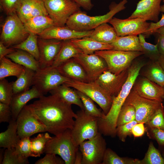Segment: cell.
Returning a JSON list of instances; mask_svg holds the SVG:
<instances>
[{
    "mask_svg": "<svg viewBox=\"0 0 164 164\" xmlns=\"http://www.w3.org/2000/svg\"><path fill=\"white\" fill-rule=\"evenodd\" d=\"M27 106L45 126L47 132L55 135L73 127L76 113L71 105L56 95L43 96Z\"/></svg>",
    "mask_w": 164,
    "mask_h": 164,
    "instance_id": "1",
    "label": "cell"
},
{
    "mask_svg": "<svg viewBox=\"0 0 164 164\" xmlns=\"http://www.w3.org/2000/svg\"><path fill=\"white\" fill-rule=\"evenodd\" d=\"M127 2L128 0H122L118 3L112 2L110 5L109 11L103 15L90 16L79 10L71 16L66 26L77 31L93 30L103 23L109 22L114 15L125 9Z\"/></svg>",
    "mask_w": 164,
    "mask_h": 164,
    "instance_id": "2",
    "label": "cell"
},
{
    "mask_svg": "<svg viewBox=\"0 0 164 164\" xmlns=\"http://www.w3.org/2000/svg\"><path fill=\"white\" fill-rule=\"evenodd\" d=\"M79 149V146L75 144L72 139L71 129H68L52 137L47 143L44 153L60 155L65 164H74L76 154Z\"/></svg>",
    "mask_w": 164,
    "mask_h": 164,
    "instance_id": "3",
    "label": "cell"
},
{
    "mask_svg": "<svg viewBox=\"0 0 164 164\" xmlns=\"http://www.w3.org/2000/svg\"><path fill=\"white\" fill-rule=\"evenodd\" d=\"M71 135L77 146L87 140L94 137L99 132L97 125L98 118L89 115L83 109L77 111Z\"/></svg>",
    "mask_w": 164,
    "mask_h": 164,
    "instance_id": "4",
    "label": "cell"
},
{
    "mask_svg": "<svg viewBox=\"0 0 164 164\" xmlns=\"http://www.w3.org/2000/svg\"><path fill=\"white\" fill-rule=\"evenodd\" d=\"M94 53L101 57L106 62L108 70L116 74L128 68L135 59L143 55L141 51L114 50H98Z\"/></svg>",
    "mask_w": 164,
    "mask_h": 164,
    "instance_id": "5",
    "label": "cell"
},
{
    "mask_svg": "<svg viewBox=\"0 0 164 164\" xmlns=\"http://www.w3.org/2000/svg\"><path fill=\"white\" fill-rule=\"evenodd\" d=\"M64 84L84 94L97 103L105 114L112 105V97L95 81L83 82L71 80Z\"/></svg>",
    "mask_w": 164,
    "mask_h": 164,
    "instance_id": "6",
    "label": "cell"
},
{
    "mask_svg": "<svg viewBox=\"0 0 164 164\" xmlns=\"http://www.w3.org/2000/svg\"><path fill=\"white\" fill-rule=\"evenodd\" d=\"M29 34L16 13L8 15L2 27L0 41L6 47L13 46L25 40Z\"/></svg>",
    "mask_w": 164,
    "mask_h": 164,
    "instance_id": "7",
    "label": "cell"
},
{
    "mask_svg": "<svg viewBox=\"0 0 164 164\" xmlns=\"http://www.w3.org/2000/svg\"><path fill=\"white\" fill-rule=\"evenodd\" d=\"M71 80L62 75L56 67L39 68L35 71L32 84L43 95Z\"/></svg>",
    "mask_w": 164,
    "mask_h": 164,
    "instance_id": "8",
    "label": "cell"
},
{
    "mask_svg": "<svg viewBox=\"0 0 164 164\" xmlns=\"http://www.w3.org/2000/svg\"><path fill=\"white\" fill-rule=\"evenodd\" d=\"M48 15L54 26H64L73 14L80 10L73 0H44Z\"/></svg>",
    "mask_w": 164,
    "mask_h": 164,
    "instance_id": "9",
    "label": "cell"
},
{
    "mask_svg": "<svg viewBox=\"0 0 164 164\" xmlns=\"http://www.w3.org/2000/svg\"><path fill=\"white\" fill-rule=\"evenodd\" d=\"M124 104L130 105L135 108V120L138 123H147L156 110L162 104V102L142 97L132 88Z\"/></svg>",
    "mask_w": 164,
    "mask_h": 164,
    "instance_id": "10",
    "label": "cell"
},
{
    "mask_svg": "<svg viewBox=\"0 0 164 164\" xmlns=\"http://www.w3.org/2000/svg\"><path fill=\"white\" fill-rule=\"evenodd\" d=\"M99 132L79 146L82 155L81 164H101L106 148L105 140Z\"/></svg>",
    "mask_w": 164,
    "mask_h": 164,
    "instance_id": "11",
    "label": "cell"
},
{
    "mask_svg": "<svg viewBox=\"0 0 164 164\" xmlns=\"http://www.w3.org/2000/svg\"><path fill=\"white\" fill-rule=\"evenodd\" d=\"M17 132L20 139L30 137L35 134L47 132L45 126L38 119L26 105L16 119Z\"/></svg>",
    "mask_w": 164,
    "mask_h": 164,
    "instance_id": "12",
    "label": "cell"
},
{
    "mask_svg": "<svg viewBox=\"0 0 164 164\" xmlns=\"http://www.w3.org/2000/svg\"><path fill=\"white\" fill-rule=\"evenodd\" d=\"M114 29L118 36L138 35L146 32L150 23L139 18L121 19L113 17L109 22Z\"/></svg>",
    "mask_w": 164,
    "mask_h": 164,
    "instance_id": "13",
    "label": "cell"
},
{
    "mask_svg": "<svg viewBox=\"0 0 164 164\" xmlns=\"http://www.w3.org/2000/svg\"><path fill=\"white\" fill-rule=\"evenodd\" d=\"M73 58L83 68L89 82L95 81L104 71L108 70L105 60L95 53L86 54L82 53Z\"/></svg>",
    "mask_w": 164,
    "mask_h": 164,
    "instance_id": "14",
    "label": "cell"
},
{
    "mask_svg": "<svg viewBox=\"0 0 164 164\" xmlns=\"http://www.w3.org/2000/svg\"><path fill=\"white\" fill-rule=\"evenodd\" d=\"M128 74V68L118 74L113 73L108 70L101 74L95 81L113 98L119 93L127 79Z\"/></svg>",
    "mask_w": 164,
    "mask_h": 164,
    "instance_id": "15",
    "label": "cell"
},
{
    "mask_svg": "<svg viewBox=\"0 0 164 164\" xmlns=\"http://www.w3.org/2000/svg\"><path fill=\"white\" fill-rule=\"evenodd\" d=\"M63 41L38 37L40 68L52 66Z\"/></svg>",
    "mask_w": 164,
    "mask_h": 164,
    "instance_id": "16",
    "label": "cell"
},
{
    "mask_svg": "<svg viewBox=\"0 0 164 164\" xmlns=\"http://www.w3.org/2000/svg\"><path fill=\"white\" fill-rule=\"evenodd\" d=\"M93 30L78 31L66 26H51L38 35L39 37L45 39L64 41L74 39L82 38L89 36Z\"/></svg>",
    "mask_w": 164,
    "mask_h": 164,
    "instance_id": "17",
    "label": "cell"
},
{
    "mask_svg": "<svg viewBox=\"0 0 164 164\" xmlns=\"http://www.w3.org/2000/svg\"><path fill=\"white\" fill-rule=\"evenodd\" d=\"M132 89L140 96L152 100L162 102L164 87L142 76L135 80Z\"/></svg>",
    "mask_w": 164,
    "mask_h": 164,
    "instance_id": "18",
    "label": "cell"
},
{
    "mask_svg": "<svg viewBox=\"0 0 164 164\" xmlns=\"http://www.w3.org/2000/svg\"><path fill=\"white\" fill-rule=\"evenodd\" d=\"M162 1V0H141L137 4L135 10L128 18H139L156 22L159 20Z\"/></svg>",
    "mask_w": 164,
    "mask_h": 164,
    "instance_id": "19",
    "label": "cell"
},
{
    "mask_svg": "<svg viewBox=\"0 0 164 164\" xmlns=\"http://www.w3.org/2000/svg\"><path fill=\"white\" fill-rule=\"evenodd\" d=\"M16 13L23 23L34 16L48 15L44 0H21Z\"/></svg>",
    "mask_w": 164,
    "mask_h": 164,
    "instance_id": "20",
    "label": "cell"
},
{
    "mask_svg": "<svg viewBox=\"0 0 164 164\" xmlns=\"http://www.w3.org/2000/svg\"><path fill=\"white\" fill-rule=\"evenodd\" d=\"M43 95L34 86L29 90L14 94L10 103L12 118L16 120L19 114L30 100L35 98H39Z\"/></svg>",
    "mask_w": 164,
    "mask_h": 164,
    "instance_id": "21",
    "label": "cell"
},
{
    "mask_svg": "<svg viewBox=\"0 0 164 164\" xmlns=\"http://www.w3.org/2000/svg\"><path fill=\"white\" fill-rule=\"evenodd\" d=\"M56 68L62 75L71 80L89 82L83 68L73 58L62 63Z\"/></svg>",
    "mask_w": 164,
    "mask_h": 164,
    "instance_id": "22",
    "label": "cell"
},
{
    "mask_svg": "<svg viewBox=\"0 0 164 164\" xmlns=\"http://www.w3.org/2000/svg\"><path fill=\"white\" fill-rule=\"evenodd\" d=\"M72 43L84 54H90L98 50H112L111 44L103 43L86 37L71 39Z\"/></svg>",
    "mask_w": 164,
    "mask_h": 164,
    "instance_id": "23",
    "label": "cell"
},
{
    "mask_svg": "<svg viewBox=\"0 0 164 164\" xmlns=\"http://www.w3.org/2000/svg\"><path fill=\"white\" fill-rule=\"evenodd\" d=\"M140 73L142 76L164 87V70L158 61L151 60L147 63Z\"/></svg>",
    "mask_w": 164,
    "mask_h": 164,
    "instance_id": "24",
    "label": "cell"
},
{
    "mask_svg": "<svg viewBox=\"0 0 164 164\" xmlns=\"http://www.w3.org/2000/svg\"><path fill=\"white\" fill-rule=\"evenodd\" d=\"M112 50L142 52L139 39L137 36H117L111 44Z\"/></svg>",
    "mask_w": 164,
    "mask_h": 164,
    "instance_id": "25",
    "label": "cell"
},
{
    "mask_svg": "<svg viewBox=\"0 0 164 164\" xmlns=\"http://www.w3.org/2000/svg\"><path fill=\"white\" fill-rule=\"evenodd\" d=\"M24 24L28 33L37 35L49 27L54 25L53 20L50 16L44 15L33 17L28 20Z\"/></svg>",
    "mask_w": 164,
    "mask_h": 164,
    "instance_id": "26",
    "label": "cell"
},
{
    "mask_svg": "<svg viewBox=\"0 0 164 164\" xmlns=\"http://www.w3.org/2000/svg\"><path fill=\"white\" fill-rule=\"evenodd\" d=\"M117 36L114 27L105 23L93 29L90 35L88 37L99 42L111 44Z\"/></svg>",
    "mask_w": 164,
    "mask_h": 164,
    "instance_id": "27",
    "label": "cell"
},
{
    "mask_svg": "<svg viewBox=\"0 0 164 164\" xmlns=\"http://www.w3.org/2000/svg\"><path fill=\"white\" fill-rule=\"evenodd\" d=\"M14 62L35 71L40 68L39 61L29 53L24 50L15 49L5 56Z\"/></svg>",
    "mask_w": 164,
    "mask_h": 164,
    "instance_id": "28",
    "label": "cell"
},
{
    "mask_svg": "<svg viewBox=\"0 0 164 164\" xmlns=\"http://www.w3.org/2000/svg\"><path fill=\"white\" fill-rule=\"evenodd\" d=\"M71 88L63 84L51 90L50 93L51 94L58 96L66 103L75 104L79 106L81 109L84 110V106L76 90Z\"/></svg>",
    "mask_w": 164,
    "mask_h": 164,
    "instance_id": "29",
    "label": "cell"
},
{
    "mask_svg": "<svg viewBox=\"0 0 164 164\" xmlns=\"http://www.w3.org/2000/svg\"><path fill=\"white\" fill-rule=\"evenodd\" d=\"M82 53V51L71 40L63 41L52 66L56 67L64 62Z\"/></svg>",
    "mask_w": 164,
    "mask_h": 164,
    "instance_id": "30",
    "label": "cell"
},
{
    "mask_svg": "<svg viewBox=\"0 0 164 164\" xmlns=\"http://www.w3.org/2000/svg\"><path fill=\"white\" fill-rule=\"evenodd\" d=\"M9 123L7 130L0 133L1 148H15L20 139L17 134L16 120L12 118Z\"/></svg>",
    "mask_w": 164,
    "mask_h": 164,
    "instance_id": "31",
    "label": "cell"
},
{
    "mask_svg": "<svg viewBox=\"0 0 164 164\" xmlns=\"http://www.w3.org/2000/svg\"><path fill=\"white\" fill-rule=\"evenodd\" d=\"M25 70V67L4 56L0 59V80L10 76L19 77Z\"/></svg>",
    "mask_w": 164,
    "mask_h": 164,
    "instance_id": "32",
    "label": "cell"
},
{
    "mask_svg": "<svg viewBox=\"0 0 164 164\" xmlns=\"http://www.w3.org/2000/svg\"><path fill=\"white\" fill-rule=\"evenodd\" d=\"M35 72L33 70L25 67L23 72L17 78L16 80L13 82L14 94L23 92L30 89V87L32 84Z\"/></svg>",
    "mask_w": 164,
    "mask_h": 164,
    "instance_id": "33",
    "label": "cell"
},
{
    "mask_svg": "<svg viewBox=\"0 0 164 164\" xmlns=\"http://www.w3.org/2000/svg\"><path fill=\"white\" fill-rule=\"evenodd\" d=\"M37 35L29 33L27 37L21 43L12 47L14 49L26 51L33 56L39 61V54L38 44Z\"/></svg>",
    "mask_w": 164,
    "mask_h": 164,
    "instance_id": "34",
    "label": "cell"
},
{
    "mask_svg": "<svg viewBox=\"0 0 164 164\" xmlns=\"http://www.w3.org/2000/svg\"><path fill=\"white\" fill-rule=\"evenodd\" d=\"M101 164H142L141 160L120 157L110 148H107Z\"/></svg>",
    "mask_w": 164,
    "mask_h": 164,
    "instance_id": "35",
    "label": "cell"
},
{
    "mask_svg": "<svg viewBox=\"0 0 164 164\" xmlns=\"http://www.w3.org/2000/svg\"><path fill=\"white\" fill-rule=\"evenodd\" d=\"M52 137L48 133L39 134L30 139L32 157H39L44 153L46 145Z\"/></svg>",
    "mask_w": 164,
    "mask_h": 164,
    "instance_id": "36",
    "label": "cell"
},
{
    "mask_svg": "<svg viewBox=\"0 0 164 164\" xmlns=\"http://www.w3.org/2000/svg\"><path fill=\"white\" fill-rule=\"evenodd\" d=\"M84 106V110L88 114L98 118H103L105 114L98 109L94 101L89 97L82 92L76 90Z\"/></svg>",
    "mask_w": 164,
    "mask_h": 164,
    "instance_id": "37",
    "label": "cell"
},
{
    "mask_svg": "<svg viewBox=\"0 0 164 164\" xmlns=\"http://www.w3.org/2000/svg\"><path fill=\"white\" fill-rule=\"evenodd\" d=\"M143 55L149 58L151 60L158 61L161 55L159 51L157 44L153 45L147 42L145 37L143 34H140L138 36Z\"/></svg>",
    "mask_w": 164,
    "mask_h": 164,
    "instance_id": "38",
    "label": "cell"
},
{
    "mask_svg": "<svg viewBox=\"0 0 164 164\" xmlns=\"http://www.w3.org/2000/svg\"><path fill=\"white\" fill-rule=\"evenodd\" d=\"M28 158H25L16 150L15 148L6 149L4 152L2 164H27Z\"/></svg>",
    "mask_w": 164,
    "mask_h": 164,
    "instance_id": "39",
    "label": "cell"
},
{
    "mask_svg": "<svg viewBox=\"0 0 164 164\" xmlns=\"http://www.w3.org/2000/svg\"><path fill=\"white\" fill-rule=\"evenodd\" d=\"M141 161L142 164H164V159L152 142L150 143L144 158Z\"/></svg>",
    "mask_w": 164,
    "mask_h": 164,
    "instance_id": "40",
    "label": "cell"
},
{
    "mask_svg": "<svg viewBox=\"0 0 164 164\" xmlns=\"http://www.w3.org/2000/svg\"><path fill=\"white\" fill-rule=\"evenodd\" d=\"M135 120L134 108L132 105L124 104L117 119V127Z\"/></svg>",
    "mask_w": 164,
    "mask_h": 164,
    "instance_id": "41",
    "label": "cell"
},
{
    "mask_svg": "<svg viewBox=\"0 0 164 164\" xmlns=\"http://www.w3.org/2000/svg\"><path fill=\"white\" fill-rule=\"evenodd\" d=\"M12 84L5 78L0 80V102L9 105L14 94Z\"/></svg>",
    "mask_w": 164,
    "mask_h": 164,
    "instance_id": "42",
    "label": "cell"
},
{
    "mask_svg": "<svg viewBox=\"0 0 164 164\" xmlns=\"http://www.w3.org/2000/svg\"><path fill=\"white\" fill-rule=\"evenodd\" d=\"M147 124L151 128H157L164 130V112L163 104L156 110Z\"/></svg>",
    "mask_w": 164,
    "mask_h": 164,
    "instance_id": "43",
    "label": "cell"
},
{
    "mask_svg": "<svg viewBox=\"0 0 164 164\" xmlns=\"http://www.w3.org/2000/svg\"><path fill=\"white\" fill-rule=\"evenodd\" d=\"M16 151L23 157L28 158L32 156L30 137L20 139L15 147Z\"/></svg>",
    "mask_w": 164,
    "mask_h": 164,
    "instance_id": "44",
    "label": "cell"
},
{
    "mask_svg": "<svg viewBox=\"0 0 164 164\" xmlns=\"http://www.w3.org/2000/svg\"><path fill=\"white\" fill-rule=\"evenodd\" d=\"M137 123V122L135 120L117 126L116 129V135L121 141L125 142L128 136H131L132 135V128Z\"/></svg>",
    "mask_w": 164,
    "mask_h": 164,
    "instance_id": "45",
    "label": "cell"
},
{
    "mask_svg": "<svg viewBox=\"0 0 164 164\" xmlns=\"http://www.w3.org/2000/svg\"><path fill=\"white\" fill-rule=\"evenodd\" d=\"M21 0H0L2 8L8 15L16 13Z\"/></svg>",
    "mask_w": 164,
    "mask_h": 164,
    "instance_id": "46",
    "label": "cell"
},
{
    "mask_svg": "<svg viewBox=\"0 0 164 164\" xmlns=\"http://www.w3.org/2000/svg\"><path fill=\"white\" fill-rule=\"evenodd\" d=\"M43 158L36 161L35 164H64L65 162L61 157L53 153H47Z\"/></svg>",
    "mask_w": 164,
    "mask_h": 164,
    "instance_id": "47",
    "label": "cell"
},
{
    "mask_svg": "<svg viewBox=\"0 0 164 164\" xmlns=\"http://www.w3.org/2000/svg\"><path fill=\"white\" fill-rule=\"evenodd\" d=\"M12 118V112L9 105L0 102V122H9Z\"/></svg>",
    "mask_w": 164,
    "mask_h": 164,
    "instance_id": "48",
    "label": "cell"
},
{
    "mask_svg": "<svg viewBox=\"0 0 164 164\" xmlns=\"http://www.w3.org/2000/svg\"><path fill=\"white\" fill-rule=\"evenodd\" d=\"M164 26V14L162 13L161 19L156 22H152L147 31L143 34L145 37L148 38L159 28Z\"/></svg>",
    "mask_w": 164,
    "mask_h": 164,
    "instance_id": "49",
    "label": "cell"
},
{
    "mask_svg": "<svg viewBox=\"0 0 164 164\" xmlns=\"http://www.w3.org/2000/svg\"><path fill=\"white\" fill-rule=\"evenodd\" d=\"M144 123L141 122L137 123L132 128V135L135 137H138L142 136L145 131Z\"/></svg>",
    "mask_w": 164,
    "mask_h": 164,
    "instance_id": "50",
    "label": "cell"
},
{
    "mask_svg": "<svg viewBox=\"0 0 164 164\" xmlns=\"http://www.w3.org/2000/svg\"><path fill=\"white\" fill-rule=\"evenodd\" d=\"M152 133L158 142L164 145V130L157 128H151Z\"/></svg>",
    "mask_w": 164,
    "mask_h": 164,
    "instance_id": "51",
    "label": "cell"
},
{
    "mask_svg": "<svg viewBox=\"0 0 164 164\" xmlns=\"http://www.w3.org/2000/svg\"><path fill=\"white\" fill-rule=\"evenodd\" d=\"M15 49L12 47L8 48L1 41L0 42V59L12 53Z\"/></svg>",
    "mask_w": 164,
    "mask_h": 164,
    "instance_id": "52",
    "label": "cell"
},
{
    "mask_svg": "<svg viewBox=\"0 0 164 164\" xmlns=\"http://www.w3.org/2000/svg\"><path fill=\"white\" fill-rule=\"evenodd\" d=\"M80 7L85 10H89L93 6L91 0H73Z\"/></svg>",
    "mask_w": 164,
    "mask_h": 164,
    "instance_id": "53",
    "label": "cell"
},
{
    "mask_svg": "<svg viewBox=\"0 0 164 164\" xmlns=\"http://www.w3.org/2000/svg\"><path fill=\"white\" fill-rule=\"evenodd\" d=\"M158 35L157 43L158 48L161 55H164V36L157 33Z\"/></svg>",
    "mask_w": 164,
    "mask_h": 164,
    "instance_id": "54",
    "label": "cell"
},
{
    "mask_svg": "<svg viewBox=\"0 0 164 164\" xmlns=\"http://www.w3.org/2000/svg\"><path fill=\"white\" fill-rule=\"evenodd\" d=\"M82 159V153L79 149L76 154L74 164H81Z\"/></svg>",
    "mask_w": 164,
    "mask_h": 164,
    "instance_id": "55",
    "label": "cell"
},
{
    "mask_svg": "<svg viewBox=\"0 0 164 164\" xmlns=\"http://www.w3.org/2000/svg\"><path fill=\"white\" fill-rule=\"evenodd\" d=\"M158 61L164 70V55H161Z\"/></svg>",
    "mask_w": 164,
    "mask_h": 164,
    "instance_id": "56",
    "label": "cell"
},
{
    "mask_svg": "<svg viewBox=\"0 0 164 164\" xmlns=\"http://www.w3.org/2000/svg\"><path fill=\"white\" fill-rule=\"evenodd\" d=\"M155 33H157L164 36V26H162L157 29L154 34Z\"/></svg>",
    "mask_w": 164,
    "mask_h": 164,
    "instance_id": "57",
    "label": "cell"
},
{
    "mask_svg": "<svg viewBox=\"0 0 164 164\" xmlns=\"http://www.w3.org/2000/svg\"><path fill=\"white\" fill-rule=\"evenodd\" d=\"M161 12L164 14V4L161 5Z\"/></svg>",
    "mask_w": 164,
    "mask_h": 164,
    "instance_id": "58",
    "label": "cell"
},
{
    "mask_svg": "<svg viewBox=\"0 0 164 164\" xmlns=\"http://www.w3.org/2000/svg\"><path fill=\"white\" fill-rule=\"evenodd\" d=\"M162 2L164 3V0H162Z\"/></svg>",
    "mask_w": 164,
    "mask_h": 164,
    "instance_id": "59",
    "label": "cell"
},
{
    "mask_svg": "<svg viewBox=\"0 0 164 164\" xmlns=\"http://www.w3.org/2000/svg\"><path fill=\"white\" fill-rule=\"evenodd\" d=\"M163 101L164 104V99H163Z\"/></svg>",
    "mask_w": 164,
    "mask_h": 164,
    "instance_id": "60",
    "label": "cell"
}]
</instances>
